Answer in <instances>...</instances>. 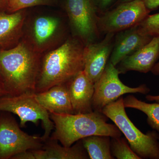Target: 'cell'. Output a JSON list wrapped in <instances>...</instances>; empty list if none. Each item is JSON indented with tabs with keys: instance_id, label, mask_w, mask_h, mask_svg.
Masks as SVG:
<instances>
[{
	"instance_id": "18",
	"label": "cell",
	"mask_w": 159,
	"mask_h": 159,
	"mask_svg": "<svg viewBox=\"0 0 159 159\" xmlns=\"http://www.w3.org/2000/svg\"><path fill=\"white\" fill-rule=\"evenodd\" d=\"M111 137L93 135L81 139L89 159H114L111 149Z\"/></svg>"
},
{
	"instance_id": "9",
	"label": "cell",
	"mask_w": 159,
	"mask_h": 159,
	"mask_svg": "<svg viewBox=\"0 0 159 159\" xmlns=\"http://www.w3.org/2000/svg\"><path fill=\"white\" fill-rule=\"evenodd\" d=\"M119 74L116 67L109 61L102 75L94 84L92 104L94 111L101 112L107 105L125 94H147L150 92L145 84L136 88L125 85L119 79Z\"/></svg>"
},
{
	"instance_id": "19",
	"label": "cell",
	"mask_w": 159,
	"mask_h": 159,
	"mask_svg": "<svg viewBox=\"0 0 159 159\" xmlns=\"http://www.w3.org/2000/svg\"><path fill=\"white\" fill-rule=\"evenodd\" d=\"M125 108L138 110L147 116L148 125L154 130L159 132V103H149L141 101L133 95H129L123 98Z\"/></svg>"
},
{
	"instance_id": "26",
	"label": "cell",
	"mask_w": 159,
	"mask_h": 159,
	"mask_svg": "<svg viewBox=\"0 0 159 159\" xmlns=\"http://www.w3.org/2000/svg\"><path fill=\"white\" fill-rule=\"evenodd\" d=\"M6 96H9V93L6 90L5 84L0 75V98Z\"/></svg>"
},
{
	"instance_id": "27",
	"label": "cell",
	"mask_w": 159,
	"mask_h": 159,
	"mask_svg": "<svg viewBox=\"0 0 159 159\" xmlns=\"http://www.w3.org/2000/svg\"><path fill=\"white\" fill-rule=\"evenodd\" d=\"M145 98L148 101H155L156 102L159 103V95L152 96V95H148L145 97Z\"/></svg>"
},
{
	"instance_id": "20",
	"label": "cell",
	"mask_w": 159,
	"mask_h": 159,
	"mask_svg": "<svg viewBox=\"0 0 159 159\" xmlns=\"http://www.w3.org/2000/svg\"><path fill=\"white\" fill-rule=\"evenodd\" d=\"M111 149L112 155L117 159H142L131 148L125 138H111Z\"/></svg>"
},
{
	"instance_id": "22",
	"label": "cell",
	"mask_w": 159,
	"mask_h": 159,
	"mask_svg": "<svg viewBox=\"0 0 159 159\" xmlns=\"http://www.w3.org/2000/svg\"><path fill=\"white\" fill-rule=\"evenodd\" d=\"M53 0H8L6 10L10 13L30 7L52 5Z\"/></svg>"
},
{
	"instance_id": "8",
	"label": "cell",
	"mask_w": 159,
	"mask_h": 159,
	"mask_svg": "<svg viewBox=\"0 0 159 159\" xmlns=\"http://www.w3.org/2000/svg\"><path fill=\"white\" fill-rule=\"evenodd\" d=\"M142 0H132L117 4L99 15L98 27L100 34H116L139 25L149 14Z\"/></svg>"
},
{
	"instance_id": "13",
	"label": "cell",
	"mask_w": 159,
	"mask_h": 159,
	"mask_svg": "<svg viewBox=\"0 0 159 159\" xmlns=\"http://www.w3.org/2000/svg\"><path fill=\"white\" fill-rule=\"evenodd\" d=\"M159 58V37H153L149 43L125 57L116 67L120 74L130 71L146 74L151 71Z\"/></svg>"
},
{
	"instance_id": "3",
	"label": "cell",
	"mask_w": 159,
	"mask_h": 159,
	"mask_svg": "<svg viewBox=\"0 0 159 159\" xmlns=\"http://www.w3.org/2000/svg\"><path fill=\"white\" fill-rule=\"evenodd\" d=\"M49 114L54 125V131L50 138L59 141L65 147H70L79 140L91 136H122V132L116 125L107 123L108 118L101 112Z\"/></svg>"
},
{
	"instance_id": "29",
	"label": "cell",
	"mask_w": 159,
	"mask_h": 159,
	"mask_svg": "<svg viewBox=\"0 0 159 159\" xmlns=\"http://www.w3.org/2000/svg\"><path fill=\"white\" fill-rule=\"evenodd\" d=\"M8 0H0V11L6 10Z\"/></svg>"
},
{
	"instance_id": "7",
	"label": "cell",
	"mask_w": 159,
	"mask_h": 159,
	"mask_svg": "<svg viewBox=\"0 0 159 159\" xmlns=\"http://www.w3.org/2000/svg\"><path fill=\"white\" fill-rule=\"evenodd\" d=\"M0 111L16 115L20 119V126H25L28 122L37 125L41 120L44 133L41 137L44 142L49 139L54 129L50 114L35 98V93H25L17 96H6L0 98Z\"/></svg>"
},
{
	"instance_id": "28",
	"label": "cell",
	"mask_w": 159,
	"mask_h": 159,
	"mask_svg": "<svg viewBox=\"0 0 159 159\" xmlns=\"http://www.w3.org/2000/svg\"><path fill=\"white\" fill-rule=\"evenodd\" d=\"M152 74L156 76L159 75V61L157 62L155 66H154L152 70L151 71Z\"/></svg>"
},
{
	"instance_id": "10",
	"label": "cell",
	"mask_w": 159,
	"mask_h": 159,
	"mask_svg": "<svg viewBox=\"0 0 159 159\" xmlns=\"http://www.w3.org/2000/svg\"><path fill=\"white\" fill-rule=\"evenodd\" d=\"M43 145L41 137L23 131L11 116H0V159H11L22 152L41 149Z\"/></svg>"
},
{
	"instance_id": "4",
	"label": "cell",
	"mask_w": 159,
	"mask_h": 159,
	"mask_svg": "<svg viewBox=\"0 0 159 159\" xmlns=\"http://www.w3.org/2000/svg\"><path fill=\"white\" fill-rule=\"evenodd\" d=\"M65 14L27 12L21 39L41 54L61 45L71 34Z\"/></svg>"
},
{
	"instance_id": "14",
	"label": "cell",
	"mask_w": 159,
	"mask_h": 159,
	"mask_svg": "<svg viewBox=\"0 0 159 159\" xmlns=\"http://www.w3.org/2000/svg\"><path fill=\"white\" fill-rule=\"evenodd\" d=\"M74 114L92 112L94 84L83 70L66 83Z\"/></svg>"
},
{
	"instance_id": "12",
	"label": "cell",
	"mask_w": 159,
	"mask_h": 159,
	"mask_svg": "<svg viewBox=\"0 0 159 159\" xmlns=\"http://www.w3.org/2000/svg\"><path fill=\"white\" fill-rule=\"evenodd\" d=\"M152 37L142 34L138 25L115 34L109 61L115 66L121 61L148 43Z\"/></svg>"
},
{
	"instance_id": "11",
	"label": "cell",
	"mask_w": 159,
	"mask_h": 159,
	"mask_svg": "<svg viewBox=\"0 0 159 159\" xmlns=\"http://www.w3.org/2000/svg\"><path fill=\"white\" fill-rule=\"evenodd\" d=\"M115 34L108 33L101 40L85 46L83 71L92 82L99 79L109 60L113 48Z\"/></svg>"
},
{
	"instance_id": "21",
	"label": "cell",
	"mask_w": 159,
	"mask_h": 159,
	"mask_svg": "<svg viewBox=\"0 0 159 159\" xmlns=\"http://www.w3.org/2000/svg\"><path fill=\"white\" fill-rule=\"evenodd\" d=\"M142 34L152 37H159V13L148 15L138 25Z\"/></svg>"
},
{
	"instance_id": "16",
	"label": "cell",
	"mask_w": 159,
	"mask_h": 159,
	"mask_svg": "<svg viewBox=\"0 0 159 159\" xmlns=\"http://www.w3.org/2000/svg\"><path fill=\"white\" fill-rule=\"evenodd\" d=\"M32 151L35 159H88L89 157L82 140L70 147L60 145L58 141L49 138L43 148Z\"/></svg>"
},
{
	"instance_id": "1",
	"label": "cell",
	"mask_w": 159,
	"mask_h": 159,
	"mask_svg": "<svg viewBox=\"0 0 159 159\" xmlns=\"http://www.w3.org/2000/svg\"><path fill=\"white\" fill-rule=\"evenodd\" d=\"M84 44L70 35L61 45L42 55L35 93L66 83L84 68Z\"/></svg>"
},
{
	"instance_id": "15",
	"label": "cell",
	"mask_w": 159,
	"mask_h": 159,
	"mask_svg": "<svg viewBox=\"0 0 159 159\" xmlns=\"http://www.w3.org/2000/svg\"><path fill=\"white\" fill-rule=\"evenodd\" d=\"M27 9L12 13L0 11V48H11L17 45L21 39Z\"/></svg>"
},
{
	"instance_id": "6",
	"label": "cell",
	"mask_w": 159,
	"mask_h": 159,
	"mask_svg": "<svg viewBox=\"0 0 159 159\" xmlns=\"http://www.w3.org/2000/svg\"><path fill=\"white\" fill-rule=\"evenodd\" d=\"M63 7L72 36L85 46L99 40V15L95 0H64Z\"/></svg>"
},
{
	"instance_id": "23",
	"label": "cell",
	"mask_w": 159,
	"mask_h": 159,
	"mask_svg": "<svg viewBox=\"0 0 159 159\" xmlns=\"http://www.w3.org/2000/svg\"><path fill=\"white\" fill-rule=\"evenodd\" d=\"M99 15L113 7L118 0H95Z\"/></svg>"
},
{
	"instance_id": "30",
	"label": "cell",
	"mask_w": 159,
	"mask_h": 159,
	"mask_svg": "<svg viewBox=\"0 0 159 159\" xmlns=\"http://www.w3.org/2000/svg\"><path fill=\"white\" fill-rule=\"evenodd\" d=\"M132 1V0H118L116 4H118L119 3L125 2H129V1Z\"/></svg>"
},
{
	"instance_id": "24",
	"label": "cell",
	"mask_w": 159,
	"mask_h": 159,
	"mask_svg": "<svg viewBox=\"0 0 159 159\" xmlns=\"http://www.w3.org/2000/svg\"><path fill=\"white\" fill-rule=\"evenodd\" d=\"M11 159H35L31 150H27L20 152L14 156Z\"/></svg>"
},
{
	"instance_id": "25",
	"label": "cell",
	"mask_w": 159,
	"mask_h": 159,
	"mask_svg": "<svg viewBox=\"0 0 159 159\" xmlns=\"http://www.w3.org/2000/svg\"><path fill=\"white\" fill-rule=\"evenodd\" d=\"M147 9L150 11L156 10L159 7V0H142Z\"/></svg>"
},
{
	"instance_id": "5",
	"label": "cell",
	"mask_w": 159,
	"mask_h": 159,
	"mask_svg": "<svg viewBox=\"0 0 159 159\" xmlns=\"http://www.w3.org/2000/svg\"><path fill=\"white\" fill-rule=\"evenodd\" d=\"M121 97L105 106L101 112L114 122L125 136L131 148L142 159H159L158 134L154 130L143 133L129 119Z\"/></svg>"
},
{
	"instance_id": "17",
	"label": "cell",
	"mask_w": 159,
	"mask_h": 159,
	"mask_svg": "<svg viewBox=\"0 0 159 159\" xmlns=\"http://www.w3.org/2000/svg\"><path fill=\"white\" fill-rule=\"evenodd\" d=\"M35 98L49 113L74 114L66 83L35 93Z\"/></svg>"
},
{
	"instance_id": "2",
	"label": "cell",
	"mask_w": 159,
	"mask_h": 159,
	"mask_svg": "<svg viewBox=\"0 0 159 159\" xmlns=\"http://www.w3.org/2000/svg\"><path fill=\"white\" fill-rule=\"evenodd\" d=\"M42 55L22 39L11 48H0V75L9 96L35 93Z\"/></svg>"
}]
</instances>
